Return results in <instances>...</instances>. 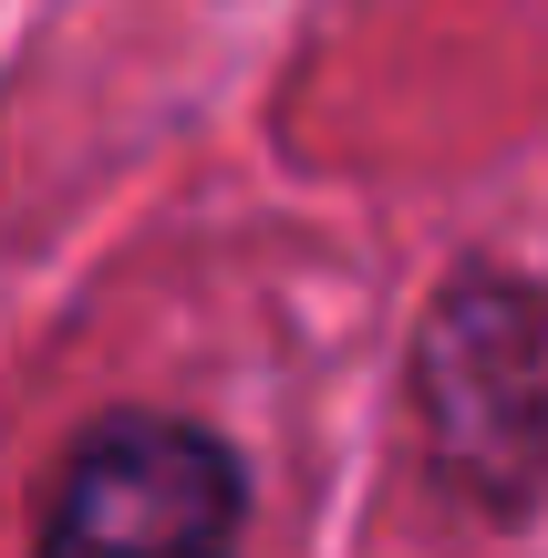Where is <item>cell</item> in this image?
Wrapping results in <instances>:
<instances>
[{"instance_id": "7a4b0ae2", "label": "cell", "mask_w": 548, "mask_h": 558, "mask_svg": "<svg viewBox=\"0 0 548 558\" xmlns=\"http://www.w3.org/2000/svg\"><path fill=\"white\" fill-rule=\"evenodd\" d=\"M248 538V465L218 424L124 414L83 424L41 497L32 558H239Z\"/></svg>"}, {"instance_id": "6da1fadb", "label": "cell", "mask_w": 548, "mask_h": 558, "mask_svg": "<svg viewBox=\"0 0 548 558\" xmlns=\"http://www.w3.org/2000/svg\"><path fill=\"white\" fill-rule=\"evenodd\" d=\"M414 414H425V456L455 497L487 518L548 486V290L508 269H466L435 290L425 331H414Z\"/></svg>"}]
</instances>
